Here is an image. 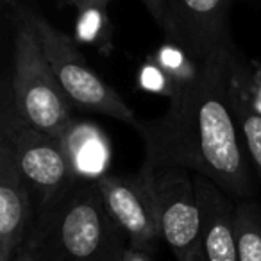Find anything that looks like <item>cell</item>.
Returning a JSON list of instances; mask_svg holds the SVG:
<instances>
[{
    "instance_id": "ba28073f",
    "label": "cell",
    "mask_w": 261,
    "mask_h": 261,
    "mask_svg": "<svg viewBox=\"0 0 261 261\" xmlns=\"http://www.w3.org/2000/svg\"><path fill=\"white\" fill-rule=\"evenodd\" d=\"M97 186L108 211L129 238V245L154 252L163 236L152 195L142 175L123 177L106 172L97 179Z\"/></svg>"
},
{
    "instance_id": "277c9868",
    "label": "cell",
    "mask_w": 261,
    "mask_h": 261,
    "mask_svg": "<svg viewBox=\"0 0 261 261\" xmlns=\"http://www.w3.org/2000/svg\"><path fill=\"white\" fill-rule=\"evenodd\" d=\"M18 18L36 34L41 50L72 106L100 113L138 129L140 120L136 118L135 111L125 104L115 88L91 70L86 58L68 36L27 8L18 6Z\"/></svg>"
},
{
    "instance_id": "8fae6325",
    "label": "cell",
    "mask_w": 261,
    "mask_h": 261,
    "mask_svg": "<svg viewBox=\"0 0 261 261\" xmlns=\"http://www.w3.org/2000/svg\"><path fill=\"white\" fill-rule=\"evenodd\" d=\"M65 149L73 165L77 179L97 181L109 163V145L104 135L93 125L73 123L68 135L63 138Z\"/></svg>"
},
{
    "instance_id": "ac0fdd59",
    "label": "cell",
    "mask_w": 261,
    "mask_h": 261,
    "mask_svg": "<svg viewBox=\"0 0 261 261\" xmlns=\"http://www.w3.org/2000/svg\"><path fill=\"white\" fill-rule=\"evenodd\" d=\"M182 261H206V257H204L202 249H199V250H195V252L190 254L188 257H185Z\"/></svg>"
},
{
    "instance_id": "30bf717a",
    "label": "cell",
    "mask_w": 261,
    "mask_h": 261,
    "mask_svg": "<svg viewBox=\"0 0 261 261\" xmlns=\"http://www.w3.org/2000/svg\"><path fill=\"white\" fill-rule=\"evenodd\" d=\"M200 207V245L206 261H238L234 206L210 179L195 175Z\"/></svg>"
},
{
    "instance_id": "e0dca14e",
    "label": "cell",
    "mask_w": 261,
    "mask_h": 261,
    "mask_svg": "<svg viewBox=\"0 0 261 261\" xmlns=\"http://www.w3.org/2000/svg\"><path fill=\"white\" fill-rule=\"evenodd\" d=\"M123 261H152V252H147L143 249H136L133 245H127Z\"/></svg>"
},
{
    "instance_id": "52a82bcc",
    "label": "cell",
    "mask_w": 261,
    "mask_h": 261,
    "mask_svg": "<svg viewBox=\"0 0 261 261\" xmlns=\"http://www.w3.org/2000/svg\"><path fill=\"white\" fill-rule=\"evenodd\" d=\"M229 0H167L163 31L195 65L232 54Z\"/></svg>"
},
{
    "instance_id": "5b68a950",
    "label": "cell",
    "mask_w": 261,
    "mask_h": 261,
    "mask_svg": "<svg viewBox=\"0 0 261 261\" xmlns=\"http://www.w3.org/2000/svg\"><path fill=\"white\" fill-rule=\"evenodd\" d=\"M0 147L11 154L29 186L36 204V218L77 181L63 140L45 135L27 123L9 102L2 113Z\"/></svg>"
},
{
    "instance_id": "9c48e42d",
    "label": "cell",
    "mask_w": 261,
    "mask_h": 261,
    "mask_svg": "<svg viewBox=\"0 0 261 261\" xmlns=\"http://www.w3.org/2000/svg\"><path fill=\"white\" fill-rule=\"evenodd\" d=\"M36 220V204L11 154L0 147V261H13Z\"/></svg>"
},
{
    "instance_id": "5bb4252c",
    "label": "cell",
    "mask_w": 261,
    "mask_h": 261,
    "mask_svg": "<svg viewBox=\"0 0 261 261\" xmlns=\"http://www.w3.org/2000/svg\"><path fill=\"white\" fill-rule=\"evenodd\" d=\"M77 11V38L83 43L104 45L109 40V0H70Z\"/></svg>"
},
{
    "instance_id": "6da1fadb",
    "label": "cell",
    "mask_w": 261,
    "mask_h": 261,
    "mask_svg": "<svg viewBox=\"0 0 261 261\" xmlns=\"http://www.w3.org/2000/svg\"><path fill=\"white\" fill-rule=\"evenodd\" d=\"M234 66V54L197 65L172 91L163 115L140 122L143 163L185 168L242 199L252 193L249 154L231 109Z\"/></svg>"
},
{
    "instance_id": "7a4b0ae2",
    "label": "cell",
    "mask_w": 261,
    "mask_h": 261,
    "mask_svg": "<svg viewBox=\"0 0 261 261\" xmlns=\"http://www.w3.org/2000/svg\"><path fill=\"white\" fill-rule=\"evenodd\" d=\"M27 240L38 243L50 261H123L129 245L91 179H77L36 218Z\"/></svg>"
},
{
    "instance_id": "3957f363",
    "label": "cell",
    "mask_w": 261,
    "mask_h": 261,
    "mask_svg": "<svg viewBox=\"0 0 261 261\" xmlns=\"http://www.w3.org/2000/svg\"><path fill=\"white\" fill-rule=\"evenodd\" d=\"M16 113L38 130L63 140L72 129V102L54 75L36 34L20 22L13 50L11 102Z\"/></svg>"
},
{
    "instance_id": "d6986e66",
    "label": "cell",
    "mask_w": 261,
    "mask_h": 261,
    "mask_svg": "<svg viewBox=\"0 0 261 261\" xmlns=\"http://www.w3.org/2000/svg\"><path fill=\"white\" fill-rule=\"evenodd\" d=\"M256 83L259 84V95H261V72L256 73Z\"/></svg>"
},
{
    "instance_id": "9a60e30c",
    "label": "cell",
    "mask_w": 261,
    "mask_h": 261,
    "mask_svg": "<svg viewBox=\"0 0 261 261\" xmlns=\"http://www.w3.org/2000/svg\"><path fill=\"white\" fill-rule=\"evenodd\" d=\"M13 261H50V259H48V256L43 252V249H41L38 243L27 240V242L16 250V254L13 256Z\"/></svg>"
},
{
    "instance_id": "7c38bea8",
    "label": "cell",
    "mask_w": 261,
    "mask_h": 261,
    "mask_svg": "<svg viewBox=\"0 0 261 261\" xmlns=\"http://www.w3.org/2000/svg\"><path fill=\"white\" fill-rule=\"evenodd\" d=\"M238 63L234 66V75L231 84V109L234 115L236 125L240 129L245 149L257 172L261 182V111L247 98V93L238 86Z\"/></svg>"
},
{
    "instance_id": "4fadbf2b",
    "label": "cell",
    "mask_w": 261,
    "mask_h": 261,
    "mask_svg": "<svg viewBox=\"0 0 261 261\" xmlns=\"http://www.w3.org/2000/svg\"><path fill=\"white\" fill-rule=\"evenodd\" d=\"M238 261H261V213L252 200L234 206Z\"/></svg>"
},
{
    "instance_id": "8992f818",
    "label": "cell",
    "mask_w": 261,
    "mask_h": 261,
    "mask_svg": "<svg viewBox=\"0 0 261 261\" xmlns=\"http://www.w3.org/2000/svg\"><path fill=\"white\" fill-rule=\"evenodd\" d=\"M140 175L152 195L161 236L174 250L177 261H182L192 252L202 249L195 175L185 168L150 167L145 163Z\"/></svg>"
},
{
    "instance_id": "2e32d148",
    "label": "cell",
    "mask_w": 261,
    "mask_h": 261,
    "mask_svg": "<svg viewBox=\"0 0 261 261\" xmlns=\"http://www.w3.org/2000/svg\"><path fill=\"white\" fill-rule=\"evenodd\" d=\"M145 9L150 13L154 20L160 23V27L163 29L165 25V16H167V0H142Z\"/></svg>"
}]
</instances>
